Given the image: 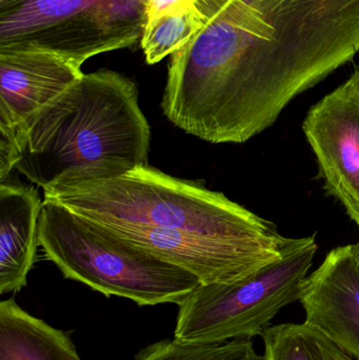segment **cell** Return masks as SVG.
Segmentation results:
<instances>
[{"instance_id":"9","label":"cell","mask_w":359,"mask_h":360,"mask_svg":"<svg viewBox=\"0 0 359 360\" xmlns=\"http://www.w3.org/2000/svg\"><path fill=\"white\" fill-rule=\"evenodd\" d=\"M82 75L81 68L51 53L0 49V126L25 124Z\"/></svg>"},{"instance_id":"14","label":"cell","mask_w":359,"mask_h":360,"mask_svg":"<svg viewBox=\"0 0 359 360\" xmlns=\"http://www.w3.org/2000/svg\"><path fill=\"white\" fill-rule=\"evenodd\" d=\"M135 360H263V356L255 352L250 338L219 344H191L173 338L145 347Z\"/></svg>"},{"instance_id":"10","label":"cell","mask_w":359,"mask_h":360,"mask_svg":"<svg viewBox=\"0 0 359 360\" xmlns=\"http://www.w3.org/2000/svg\"><path fill=\"white\" fill-rule=\"evenodd\" d=\"M41 197L33 184L11 175L0 182V294L16 293L27 283L35 262Z\"/></svg>"},{"instance_id":"17","label":"cell","mask_w":359,"mask_h":360,"mask_svg":"<svg viewBox=\"0 0 359 360\" xmlns=\"http://www.w3.org/2000/svg\"><path fill=\"white\" fill-rule=\"evenodd\" d=\"M354 252H355L356 258H358L359 262V239L358 243H354L353 245Z\"/></svg>"},{"instance_id":"16","label":"cell","mask_w":359,"mask_h":360,"mask_svg":"<svg viewBox=\"0 0 359 360\" xmlns=\"http://www.w3.org/2000/svg\"><path fill=\"white\" fill-rule=\"evenodd\" d=\"M197 6V0H147V21L164 15L183 12Z\"/></svg>"},{"instance_id":"5","label":"cell","mask_w":359,"mask_h":360,"mask_svg":"<svg viewBox=\"0 0 359 360\" xmlns=\"http://www.w3.org/2000/svg\"><path fill=\"white\" fill-rule=\"evenodd\" d=\"M145 21L147 0H6L0 49L42 51L81 68L141 41Z\"/></svg>"},{"instance_id":"7","label":"cell","mask_w":359,"mask_h":360,"mask_svg":"<svg viewBox=\"0 0 359 360\" xmlns=\"http://www.w3.org/2000/svg\"><path fill=\"white\" fill-rule=\"evenodd\" d=\"M303 130L325 190L359 230V86L353 76L309 110Z\"/></svg>"},{"instance_id":"8","label":"cell","mask_w":359,"mask_h":360,"mask_svg":"<svg viewBox=\"0 0 359 360\" xmlns=\"http://www.w3.org/2000/svg\"><path fill=\"white\" fill-rule=\"evenodd\" d=\"M303 323L359 360V262L353 245L329 252L301 285Z\"/></svg>"},{"instance_id":"13","label":"cell","mask_w":359,"mask_h":360,"mask_svg":"<svg viewBox=\"0 0 359 360\" xmlns=\"http://www.w3.org/2000/svg\"><path fill=\"white\" fill-rule=\"evenodd\" d=\"M202 15L198 6L145 21L141 48L149 65H155L185 46L200 31Z\"/></svg>"},{"instance_id":"18","label":"cell","mask_w":359,"mask_h":360,"mask_svg":"<svg viewBox=\"0 0 359 360\" xmlns=\"http://www.w3.org/2000/svg\"><path fill=\"white\" fill-rule=\"evenodd\" d=\"M352 76H353V77L355 78L356 82H358V84L359 86V65L358 68H356L355 72H354L353 75Z\"/></svg>"},{"instance_id":"6","label":"cell","mask_w":359,"mask_h":360,"mask_svg":"<svg viewBox=\"0 0 359 360\" xmlns=\"http://www.w3.org/2000/svg\"><path fill=\"white\" fill-rule=\"evenodd\" d=\"M318 249L314 236L292 238L282 259L252 276L198 285L178 304L175 340L219 344L261 336L282 309L299 302Z\"/></svg>"},{"instance_id":"11","label":"cell","mask_w":359,"mask_h":360,"mask_svg":"<svg viewBox=\"0 0 359 360\" xmlns=\"http://www.w3.org/2000/svg\"><path fill=\"white\" fill-rule=\"evenodd\" d=\"M0 360H81L69 334L23 310L14 298L0 302Z\"/></svg>"},{"instance_id":"3","label":"cell","mask_w":359,"mask_h":360,"mask_svg":"<svg viewBox=\"0 0 359 360\" xmlns=\"http://www.w3.org/2000/svg\"><path fill=\"white\" fill-rule=\"evenodd\" d=\"M76 215L101 226L131 224L183 231L282 257L292 238L273 222L209 190L204 182L181 179L141 166L114 177L44 193Z\"/></svg>"},{"instance_id":"4","label":"cell","mask_w":359,"mask_h":360,"mask_svg":"<svg viewBox=\"0 0 359 360\" xmlns=\"http://www.w3.org/2000/svg\"><path fill=\"white\" fill-rule=\"evenodd\" d=\"M38 243L65 278L141 307L179 304L202 285L195 275L141 251L52 200L42 202Z\"/></svg>"},{"instance_id":"15","label":"cell","mask_w":359,"mask_h":360,"mask_svg":"<svg viewBox=\"0 0 359 360\" xmlns=\"http://www.w3.org/2000/svg\"><path fill=\"white\" fill-rule=\"evenodd\" d=\"M20 160L15 129L0 126V182L12 175Z\"/></svg>"},{"instance_id":"1","label":"cell","mask_w":359,"mask_h":360,"mask_svg":"<svg viewBox=\"0 0 359 360\" xmlns=\"http://www.w3.org/2000/svg\"><path fill=\"white\" fill-rule=\"evenodd\" d=\"M200 31L171 55L162 110L210 143H244L359 52V0H197Z\"/></svg>"},{"instance_id":"2","label":"cell","mask_w":359,"mask_h":360,"mask_svg":"<svg viewBox=\"0 0 359 360\" xmlns=\"http://www.w3.org/2000/svg\"><path fill=\"white\" fill-rule=\"evenodd\" d=\"M136 82L112 71L84 74L15 129V171L44 193L114 179L148 166L151 127Z\"/></svg>"},{"instance_id":"19","label":"cell","mask_w":359,"mask_h":360,"mask_svg":"<svg viewBox=\"0 0 359 360\" xmlns=\"http://www.w3.org/2000/svg\"><path fill=\"white\" fill-rule=\"evenodd\" d=\"M4 1H6V0H0V4H4Z\"/></svg>"},{"instance_id":"12","label":"cell","mask_w":359,"mask_h":360,"mask_svg":"<svg viewBox=\"0 0 359 360\" xmlns=\"http://www.w3.org/2000/svg\"><path fill=\"white\" fill-rule=\"evenodd\" d=\"M261 338L263 360H355L306 323L270 326Z\"/></svg>"}]
</instances>
